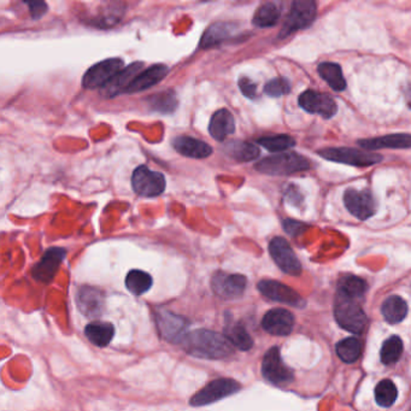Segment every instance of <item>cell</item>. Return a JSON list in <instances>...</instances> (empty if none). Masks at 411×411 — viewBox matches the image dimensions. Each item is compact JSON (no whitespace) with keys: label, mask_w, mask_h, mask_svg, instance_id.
Here are the masks:
<instances>
[{"label":"cell","mask_w":411,"mask_h":411,"mask_svg":"<svg viewBox=\"0 0 411 411\" xmlns=\"http://www.w3.org/2000/svg\"><path fill=\"white\" fill-rule=\"evenodd\" d=\"M364 150H380V148H410L411 134H390L381 138L363 139L357 141Z\"/></svg>","instance_id":"obj_23"},{"label":"cell","mask_w":411,"mask_h":411,"mask_svg":"<svg viewBox=\"0 0 411 411\" xmlns=\"http://www.w3.org/2000/svg\"><path fill=\"white\" fill-rule=\"evenodd\" d=\"M320 77L330 85L332 90L337 92L344 91L346 88V81L341 72V68L337 63L325 62L319 66Z\"/></svg>","instance_id":"obj_29"},{"label":"cell","mask_w":411,"mask_h":411,"mask_svg":"<svg viewBox=\"0 0 411 411\" xmlns=\"http://www.w3.org/2000/svg\"><path fill=\"white\" fill-rule=\"evenodd\" d=\"M285 196H286V201L292 204V206H298L301 204V199H303V197H301V191L298 190V187L294 186V185H292V186L287 187L286 193H285Z\"/></svg>","instance_id":"obj_42"},{"label":"cell","mask_w":411,"mask_h":411,"mask_svg":"<svg viewBox=\"0 0 411 411\" xmlns=\"http://www.w3.org/2000/svg\"><path fill=\"white\" fill-rule=\"evenodd\" d=\"M241 386L233 379H216L201 388L190 401L192 407H204L239 392Z\"/></svg>","instance_id":"obj_6"},{"label":"cell","mask_w":411,"mask_h":411,"mask_svg":"<svg viewBox=\"0 0 411 411\" xmlns=\"http://www.w3.org/2000/svg\"><path fill=\"white\" fill-rule=\"evenodd\" d=\"M123 69L125 63L121 58H109L101 61L87 70L82 79V86L88 90L103 88Z\"/></svg>","instance_id":"obj_7"},{"label":"cell","mask_w":411,"mask_h":411,"mask_svg":"<svg viewBox=\"0 0 411 411\" xmlns=\"http://www.w3.org/2000/svg\"><path fill=\"white\" fill-rule=\"evenodd\" d=\"M269 254L283 273L293 277H297L301 273V264L299 259H297L291 245L281 237H277L269 243Z\"/></svg>","instance_id":"obj_11"},{"label":"cell","mask_w":411,"mask_h":411,"mask_svg":"<svg viewBox=\"0 0 411 411\" xmlns=\"http://www.w3.org/2000/svg\"><path fill=\"white\" fill-rule=\"evenodd\" d=\"M169 72V68L166 64H154L152 67L148 68L146 70H143L137 79L134 82L130 85L127 93H138V92L145 91L148 90L150 87L157 85L159 82L166 79V77Z\"/></svg>","instance_id":"obj_21"},{"label":"cell","mask_w":411,"mask_h":411,"mask_svg":"<svg viewBox=\"0 0 411 411\" xmlns=\"http://www.w3.org/2000/svg\"><path fill=\"white\" fill-rule=\"evenodd\" d=\"M362 352V344L356 338H346L337 345V354L345 363H354Z\"/></svg>","instance_id":"obj_34"},{"label":"cell","mask_w":411,"mask_h":411,"mask_svg":"<svg viewBox=\"0 0 411 411\" xmlns=\"http://www.w3.org/2000/svg\"><path fill=\"white\" fill-rule=\"evenodd\" d=\"M280 14H281V11L277 4L265 3L262 6H259V10L256 11L254 16V24L256 27H261V28L273 27L280 19Z\"/></svg>","instance_id":"obj_33"},{"label":"cell","mask_w":411,"mask_h":411,"mask_svg":"<svg viewBox=\"0 0 411 411\" xmlns=\"http://www.w3.org/2000/svg\"><path fill=\"white\" fill-rule=\"evenodd\" d=\"M143 72V63L135 62L119 72L106 86L101 88V94L106 98H114L127 93L130 85Z\"/></svg>","instance_id":"obj_17"},{"label":"cell","mask_w":411,"mask_h":411,"mask_svg":"<svg viewBox=\"0 0 411 411\" xmlns=\"http://www.w3.org/2000/svg\"><path fill=\"white\" fill-rule=\"evenodd\" d=\"M148 101L152 110L161 114H172L177 106V94L172 90L159 92L157 94L150 97Z\"/></svg>","instance_id":"obj_32"},{"label":"cell","mask_w":411,"mask_h":411,"mask_svg":"<svg viewBox=\"0 0 411 411\" xmlns=\"http://www.w3.org/2000/svg\"><path fill=\"white\" fill-rule=\"evenodd\" d=\"M259 291L272 301H280L292 306H303L304 301L291 287L275 280H262L259 282Z\"/></svg>","instance_id":"obj_18"},{"label":"cell","mask_w":411,"mask_h":411,"mask_svg":"<svg viewBox=\"0 0 411 411\" xmlns=\"http://www.w3.org/2000/svg\"><path fill=\"white\" fill-rule=\"evenodd\" d=\"M282 225H283V230H286L287 234L292 237L301 234L308 228V225H304L303 222L294 220H285Z\"/></svg>","instance_id":"obj_40"},{"label":"cell","mask_w":411,"mask_h":411,"mask_svg":"<svg viewBox=\"0 0 411 411\" xmlns=\"http://www.w3.org/2000/svg\"><path fill=\"white\" fill-rule=\"evenodd\" d=\"M125 283L127 290L130 293H133L135 296H141L152 287L153 280L151 275L146 273V272L139 270V269H133V270H130V273L127 274Z\"/></svg>","instance_id":"obj_30"},{"label":"cell","mask_w":411,"mask_h":411,"mask_svg":"<svg viewBox=\"0 0 411 411\" xmlns=\"http://www.w3.org/2000/svg\"><path fill=\"white\" fill-rule=\"evenodd\" d=\"M172 146L182 156L196 158V159L209 157L212 153L210 145H208L198 139L186 137V135H181V137L174 139Z\"/></svg>","instance_id":"obj_20"},{"label":"cell","mask_w":411,"mask_h":411,"mask_svg":"<svg viewBox=\"0 0 411 411\" xmlns=\"http://www.w3.org/2000/svg\"><path fill=\"white\" fill-rule=\"evenodd\" d=\"M238 83H239V88L241 93L246 98L254 99V97H256V93H257V85L252 80H250L249 77H241Z\"/></svg>","instance_id":"obj_39"},{"label":"cell","mask_w":411,"mask_h":411,"mask_svg":"<svg viewBox=\"0 0 411 411\" xmlns=\"http://www.w3.org/2000/svg\"><path fill=\"white\" fill-rule=\"evenodd\" d=\"M321 157L332 162L343 163L354 167H370L381 162L383 158L373 152H364L351 148H328L319 151Z\"/></svg>","instance_id":"obj_5"},{"label":"cell","mask_w":411,"mask_h":411,"mask_svg":"<svg viewBox=\"0 0 411 411\" xmlns=\"http://www.w3.org/2000/svg\"><path fill=\"white\" fill-rule=\"evenodd\" d=\"M225 153L235 159L237 162H250L259 156V148L254 143L233 140L225 145Z\"/></svg>","instance_id":"obj_26"},{"label":"cell","mask_w":411,"mask_h":411,"mask_svg":"<svg viewBox=\"0 0 411 411\" xmlns=\"http://www.w3.org/2000/svg\"><path fill=\"white\" fill-rule=\"evenodd\" d=\"M156 322L159 334L170 343H181L187 335L190 321L183 316L172 314L170 311L161 310L156 314Z\"/></svg>","instance_id":"obj_10"},{"label":"cell","mask_w":411,"mask_h":411,"mask_svg":"<svg viewBox=\"0 0 411 411\" xmlns=\"http://www.w3.org/2000/svg\"><path fill=\"white\" fill-rule=\"evenodd\" d=\"M234 26L227 22H216L211 24L209 28L206 29V33L201 37V48H208L211 46H216L219 43H223L227 39L230 38L233 34Z\"/></svg>","instance_id":"obj_25"},{"label":"cell","mask_w":411,"mask_h":411,"mask_svg":"<svg viewBox=\"0 0 411 411\" xmlns=\"http://www.w3.org/2000/svg\"><path fill=\"white\" fill-rule=\"evenodd\" d=\"M346 209L361 221L370 219L377 211V201L368 190H348L344 193Z\"/></svg>","instance_id":"obj_12"},{"label":"cell","mask_w":411,"mask_h":411,"mask_svg":"<svg viewBox=\"0 0 411 411\" xmlns=\"http://www.w3.org/2000/svg\"><path fill=\"white\" fill-rule=\"evenodd\" d=\"M132 187L139 196L152 198L162 194L166 190V177L161 172L140 166L132 175Z\"/></svg>","instance_id":"obj_9"},{"label":"cell","mask_w":411,"mask_h":411,"mask_svg":"<svg viewBox=\"0 0 411 411\" xmlns=\"http://www.w3.org/2000/svg\"><path fill=\"white\" fill-rule=\"evenodd\" d=\"M187 354L203 359H222L233 354V345L225 335L209 330L187 333L181 341Z\"/></svg>","instance_id":"obj_1"},{"label":"cell","mask_w":411,"mask_h":411,"mask_svg":"<svg viewBox=\"0 0 411 411\" xmlns=\"http://www.w3.org/2000/svg\"><path fill=\"white\" fill-rule=\"evenodd\" d=\"M248 279L241 274L217 273L211 279V288L223 299H235L243 296Z\"/></svg>","instance_id":"obj_13"},{"label":"cell","mask_w":411,"mask_h":411,"mask_svg":"<svg viewBox=\"0 0 411 411\" xmlns=\"http://www.w3.org/2000/svg\"><path fill=\"white\" fill-rule=\"evenodd\" d=\"M263 378L275 386H287L293 381V372L282 362L280 350L277 346L269 349L262 362Z\"/></svg>","instance_id":"obj_8"},{"label":"cell","mask_w":411,"mask_h":411,"mask_svg":"<svg viewBox=\"0 0 411 411\" xmlns=\"http://www.w3.org/2000/svg\"><path fill=\"white\" fill-rule=\"evenodd\" d=\"M225 337L235 348L243 350V351H248L254 346V340L241 323L228 322L225 325Z\"/></svg>","instance_id":"obj_31"},{"label":"cell","mask_w":411,"mask_h":411,"mask_svg":"<svg viewBox=\"0 0 411 411\" xmlns=\"http://www.w3.org/2000/svg\"><path fill=\"white\" fill-rule=\"evenodd\" d=\"M310 163L301 154L294 152L280 153L259 161L254 169L267 175H291L294 172H305Z\"/></svg>","instance_id":"obj_2"},{"label":"cell","mask_w":411,"mask_h":411,"mask_svg":"<svg viewBox=\"0 0 411 411\" xmlns=\"http://www.w3.org/2000/svg\"><path fill=\"white\" fill-rule=\"evenodd\" d=\"M26 4L28 5L33 19H41L48 12V5L43 1H26Z\"/></svg>","instance_id":"obj_41"},{"label":"cell","mask_w":411,"mask_h":411,"mask_svg":"<svg viewBox=\"0 0 411 411\" xmlns=\"http://www.w3.org/2000/svg\"><path fill=\"white\" fill-rule=\"evenodd\" d=\"M368 290L367 282L356 275H345L339 280L338 285V296L345 297L349 299H357L363 296Z\"/></svg>","instance_id":"obj_27"},{"label":"cell","mask_w":411,"mask_h":411,"mask_svg":"<svg viewBox=\"0 0 411 411\" xmlns=\"http://www.w3.org/2000/svg\"><path fill=\"white\" fill-rule=\"evenodd\" d=\"M317 9L312 0H296L291 5L290 14L282 26L279 39H285L294 32L310 27L315 21Z\"/></svg>","instance_id":"obj_3"},{"label":"cell","mask_w":411,"mask_h":411,"mask_svg":"<svg viewBox=\"0 0 411 411\" xmlns=\"http://www.w3.org/2000/svg\"><path fill=\"white\" fill-rule=\"evenodd\" d=\"M398 391L396 385L391 380H383L375 388V399L380 407H392L397 399Z\"/></svg>","instance_id":"obj_36"},{"label":"cell","mask_w":411,"mask_h":411,"mask_svg":"<svg viewBox=\"0 0 411 411\" xmlns=\"http://www.w3.org/2000/svg\"><path fill=\"white\" fill-rule=\"evenodd\" d=\"M402 352V340L397 335H393L383 343L381 351H380V359L383 364L390 365V364L396 363L398 359H401Z\"/></svg>","instance_id":"obj_35"},{"label":"cell","mask_w":411,"mask_h":411,"mask_svg":"<svg viewBox=\"0 0 411 411\" xmlns=\"http://www.w3.org/2000/svg\"><path fill=\"white\" fill-rule=\"evenodd\" d=\"M381 312L388 323H398L407 316V303L399 296L388 297V299L383 301Z\"/></svg>","instance_id":"obj_28"},{"label":"cell","mask_w":411,"mask_h":411,"mask_svg":"<svg viewBox=\"0 0 411 411\" xmlns=\"http://www.w3.org/2000/svg\"><path fill=\"white\" fill-rule=\"evenodd\" d=\"M235 132L234 116L227 109L216 111L209 123V133L217 141H223Z\"/></svg>","instance_id":"obj_22"},{"label":"cell","mask_w":411,"mask_h":411,"mask_svg":"<svg viewBox=\"0 0 411 411\" xmlns=\"http://www.w3.org/2000/svg\"><path fill=\"white\" fill-rule=\"evenodd\" d=\"M290 92H291V83L285 77L273 79L264 87V93L267 96L274 97V98L286 96Z\"/></svg>","instance_id":"obj_38"},{"label":"cell","mask_w":411,"mask_h":411,"mask_svg":"<svg viewBox=\"0 0 411 411\" xmlns=\"http://www.w3.org/2000/svg\"><path fill=\"white\" fill-rule=\"evenodd\" d=\"M298 103L303 110L314 115H320L323 119H332L338 111L334 99L328 94L319 92L305 91L301 93Z\"/></svg>","instance_id":"obj_14"},{"label":"cell","mask_w":411,"mask_h":411,"mask_svg":"<svg viewBox=\"0 0 411 411\" xmlns=\"http://www.w3.org/2000/svg\"><path fill=\"white\" fill-rule=\"evenodd\" d=\"M257 143L267 148L270 152H281L285 150L293 148L296 145V140L287 134L274 135V137H264L257 140Z\"/></svg>","instance_id":"obj_37"},{"label":"cell","mask_w":411,"mask_h":411,"mask_svg":"<svg viewBox=\"0 0 411 411\" xmlns=\"http://www.w3.org/2000/svg\"><path fill=\"white\" fill-rule=\"evenodd\" d=\"M67 256V251L62 248H51L48 249L43 259L39 261L38 263L34 265L32 269V275H33L38 281L48 283L56 277L58 269L61 267L63 261Z\"/></svg>","instance_id":"obj_15"},{"label":"cell","mask_w":411,"mask_h":411,"mask_svg":"<svg viewBox=\"0 0 411 411\" xmlns=\"http://www.w3.org/2000/svg\"><path fill=\"white\" fill-rule=\"evenodd\" d=\"M262 327L269 334L285 337L291 333L294 327V317L286 309H273L263 316Z\"/></svg>","instance_id":"obj_19"},{"label":"cell","mask_w":411,"mask_h":411,"mask_svg":"<svg viewBox=\"0 0 411 411\" xmlns=\"http://www.w3.org/2000/svg\"><path fill=\"white\" fill-rule=\"evenodd\" d=\"M77 303L79 310L88 319L101 317L104 310V293L92 286H82L79 288L77 294Z\"/></svg>","instance_id":"obj_16"},{"label":"cell","mask_w":411,"mask_h":411,"mask_svg":"<svg viewBox=\"0 0 411 411\" xmlns=\"http://www.w3.org/2000/svg\"><path fill=\"white\" fill-rule=\"evenodd\" d=\"M85 335L92 344L106 348L115 335V328L109 322H92L85 327Z\"/></svg>","instance_id":"obj_24"},{"label":"cell","mask_w":411,"mask_h":411,"mask_svg":"<svg viewBox=\"0 0 411 411\" xmlns=\"http://www.w3.org/2000/svg\"><path fill=\"white\" fill-rule=\"evenodd\" d=\"M335 320L341 328L359 334L367 325V316L363 309L354 301L338 296L334 306Z\"/></svg>","instance_id":"obj_4"}]
</instances>
